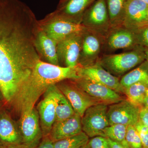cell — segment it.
<instances>
[{
  "instance_id": "cell-1",
  "label": "cell",
  "mask_w": 148,
  "mask_h": 148,
  "mask_svg": "<svg viewBox=\"0 0 148 148\" xmlns=\"http://www.w3.org/2000/svg\"><path fill=\"white\" fill-rule=\"evenodd\" d=\"M27 7L19 0H0V89L9 103L40 60L27 24L34 17L24 23L33 14L22 24L17 22L29 8L14 22Z\"/></svg>"
},
{
  "instance_id": "cell-2",
  "label": "cell",
  "mask_w": 148,
  "mask_h": 148,
  "mask_svg": "<svg viewBox=\"0 0 148 148\" xmlns=\"http://www.w3.org/2000/svg\"><path fill=\"white\" fill-rule=\"evenodd\" d=\"M80 77L78 73L77 67L56 66L40 60L12 104L16 112L21 114L35 107L41 95L50 86L66 79H76Z\"/></svg>"
},
{
  "instance_id": "cell-3",
  "label": "cell",
  "mask_w": 148,
  "mask_h": 148,
  "mask_svg": "<svg viewBox=\"0 0 148 148\" xmlns=\"http://www.w3.org/2000/svg\"><path fill=\"white\" fill-rule=\"evenodd\" d=\"M145 60V48L139 46L123 53L103 56L98 61L108 71L118 77Z\"/></svg>"
},
{
  "instance_id": "cell-4",
  "label": "cell",
  "mask_w": 148,
  "mask_h": 148,
  "mask_svg": "<svg viewBox=\"0 0 148 148\" xmlns=\"http://www.w3.org/2000/svg\"><path fill=\"white\" fill-rule=\"evenodd\" d=\"M81 24L105 39L112 29L106 0H95L85 12Z\"/></svg>"
},
{
  "instance_id": "cell-5",
  "label": "cell",
  "mask_w": 148,
  "mask_h": 148,
  "mask_svg": "<svg viewBox=\"0 0 148 148\" xmlns=\"http://www.w3.org/2000/svg\"><path fill=\"white\" fill-rule=\"evenodd\" d=\"M108 105L98 103L89 107L82 117V130L89 138L104 137L103 131L110 125L108 116Z\"/></svg>"
},
{
  "instance_id": "cell-6",
  "label": "cell",
  "mask_w": 148,
  "mask_h": 148,
  "mask_svg": "<svg viewBox=\"0 0 148 148\" xmlns=\"http://www.w3.org/2000/svg\"><path fill=\"white\" fill-rule=\"evenodd\" d=\"M18 125L22 144L29 148H34L38 146L43 136L36 108L34 107L30 110L21 113Z\"/></svg>"
},
{
  "instance_id": "cell-7",
  "label": "cell",
  "mask_w": 148,
  "mask_h": 148,
  "mask_svg": "<svg viewBox=\"0 0 148 148\" xmlns=\"http://www.w3.org/2000/svg\"><path fill=\"white\" fill-rule=\"evenodd\" d=\"M56 85L69 101L75 112L81 117L88 108L100 103L81 89L73 80L62 81Z\"/></svg>"
},
{
  "instance_id": "cell-8",
  "label": "cell",
  "mask_w": 148,
  "mask_h": 148,
  "mask_svg": "<svg viewBox=\"0 0 148 148\" xmlns=\"http://www.w3.org/2000/svg\"><path fill=\"white\" fill-rule=\"evenodd\" d=\"M140 110L141 108L126 99L109 105L108 116L109 124L135 126L140 120Z\"/></svg>"
},
{
  "instance_id": "cell-9",
  "label": "cell",
  "mask_w": 148,
  "mask_h": 148,
  "mask_svg": "<svg viewBox=\"0 0 148 148\" xmlns=\"http://www.w3.org/2000/svg\"><path fill=\"white\" fill-rule=\"evenodd\" d=\"M104 40L98 34L87 29L83 33L78 66L87 67L98 62L101 57Z\"/></svg>"
},
{
  "instance_id": "cell-10",
  "label": "cell",
  "mask_w": 148,
  "mask_h": 148,
  "mask_svg": "<svg viewBox=\"0 0 148 148\" xmlns=\"http://www.w3.org/2000/svg\"><path fill=\"white\" fill-rule=\"evenodd\" d=\"M139 45L136 31L121 26L111 29L104 40L103 49L108 51L132 50Z\"/></svg>"
},
{
  "instance_id": "cell-11",
  "label": "cell",
  "mask_w": 148,
  "mask_h": 148,
  "mask_svg": "<svg viewBox=\"0 0 148 148\" xmlns=\"http://www.w3.org/2000/svg\"><path fill=\"white\" fill-rule=\"evenodd\" d=\"M81 89L100 103L109 105L118 103L125 98L108 86L81 77L72 80Z\"/></svg>"
},
{
  "instance_id": "cell-12",
  "label": "cell",
  "mask_w": 148,
  "mask_h": 148,
  "mask_svg": "<svg viewBox=\"0 0 148 148\" xmlns=\"http://www.w3.org/2000/svg\"><path fill=\"white\" fill-rule=\"evenodd\" d=\"M77 71L80 77L106 86L120 94H124L125 88L121 84L119 78L108 71L98 61L87 67L78 66Z\"/></svg>"
},
{
  "instance_id": "cell-13",
  "label": "cell",
  "mask_w": 148,
  "mask_h": 148,
  "mask_svg": "<svg viewBox=\"0 0 148 148\" xmlns=\"http://www.w3.org/2000/svg\"><path fill=\"white\" fill-rule=\"evenodd\" d=\"M56 84L52 85L43 94V98L37 106L40 125L44 137L49 136L56 121L55 90Z\"/></svg>"
},
{
  "instance_id": "cell-14",
  "label": "cell",
  "mask_w": 148,
  "mask_h": 148,
  "mask_svg": "<svg viewBox=\"0 0 148 148\" xmlns=\"http://www.w3.org/2000/svg\"><path fill=\"white\" fill-rule=\"evenodd\" d=\"M82 34L71 35L57 43L58 61L62 62L65 67L77 68L78 66Z\"/></svg>"
},
{
  "instance_id": "cell-15",
  "label": "cell",
  "mask_w": 148,
  "mask_h": 148,
  "mask_svg": "<svg viewBox=\"0 0 148 148\" xmlns=\"http://www.w3.org/2000/svg\"><path fill=\"white\" fill-rule=\"evenodd\" d=\"M148 5L139 0H128L122 26L136 31L148 25Z\"/></svg>"
},
{
  "instance_id": "cell-16",
  "label": "cell",
  "mask_w": 148,
  "mask_h": 148,
  "mask_svg": "<svg viewBox=\"0 0 148 148\" xmlns=\"http://www.w3.org/2000/svg\"><path fill=\"white\" fill-rule=\"evenodd\" d=\"M55 15L56 19L48 24L44 32L57 43L66 37L74 34H82L87 29L82 24L65 19L56 13Z\"/></svg>"
},
{
  "instance_id": "cell-17",
  "label": "cell",
  "mask_w": 148,
  "mask_h": 148,
  "mask_svg": "<svg viewBox=\"0 0 148 148\" xmlns=\"http://www.w3.org/2000/svg\"><path fill=\"white\" fill-rule=\"evenodd\" d=\"M82 117L76 113L67 119L55 121L49 136L53 142L73 137L82 132Z\"/></svg>"
},
{
  "instance_id": "cell-18",
  "label": "cell",
  "mask_w": 148,
  "mask_h": 148,
  "mask_svg": "<svg viewBox=\"0 0 148 148\" xmlns=\"http://www.w3.org/2000/svg\"><path fill=\"white\" fill-rule=\"evenodd\" d=\"M22 144L18 125L6 111H0V145Z\"/></svg>"
},
{
  "instance_id": "cell-19",
  "label": "cell",
  "mask_w": 148,
  "mask_h": 148,
  "mask_svg": "<svg viewBox=\"0 0 148 148\" xmlns=\"http://www.w3.org/2000/svg\"><path fill=\"white\" fill-rule=\"evenodd\" d=\"M95 0H67L56 13L65 19L81 24L85 11Z\"/></svg>"
},
{
  "instance_id": "cell-20",
  "label": "cell",
  "mask_w": 148,
  "mask_h": 148,
  "mask_svg": "<svg viewBox=\"0 0 148 148\" xmlns=\"http://www.w3.org/2000/svg\"><path fill=\"white\" fill-rule=\"evenodd\" d=\"M57 43L44 31L39 32L35 40L36 49L49 64L59 66Z\"/></svg>"
},
{
  "instance_id": "cell-21",
  "label": "cell",
  "mask_w": 148,
  "mask_h": 148,
  "mask_svg": "<svg viewBox=\"0 0 148 148\" xmlns=\"http://www.w3.org/2000/svg\"><path fill=\"white\" fill-rule=\"evenodd\" d=\"M112 28L122 26L128 0H106Z\"/></svg>"
},
{
  "instance_id": "cell-22",
  "label": "cell",
  "mask_w": 148,
  "mask_h": 148,
  "mask_svg": "<svg viewBox=\"0 0 148 148\" xmlns=\"http://www.w3.org/2000/svg\"><path fill=\"white\" fill-rule=\"evenodd\" d=\"M124 88L138 83L148 84V62L145 61L137 68L123 76L120 80Z\"/></svg>"
},
{
  "instance_id": "cell-23",
  "label": "cell",
  "mask_w": 148,
  "mask_h": 148,
  "mask_svg": "<svg viewBox=\"0 0 148 148\" xmlns=\"http://www.w3.org/2000/svg\"><path fill=\"white\" fill-rule=\"evenodd\" d=\"M55 121H61L73 116L75 112L64 94L56 86L55 90Z\"/></svg>"
},
{
  "instance_id": "cell-24",
  "label": "cell",
  "mask_w": 148,
  "mask_h": 148,
  "mask_svg": "<svg viewBox=\"0 0 148 148\" xmlns=\"http://www.w3.org/2000/svg\"><path fill=\"white\" fill-rule=\"evenodd\" d=\"M148 89V84L138 83L125 88L124 94L127 100L141 108Z\"/></svg>"
},
{
  "instance_id": "cell-25",
  "label": "cell",
  "mask_w": 148,
  "mask_h": 148,
  "mask_svg": "<svg viewBox=\"0 0 148 148\" xmlns=\"http://www.w3.org/2000/svg\"><path fill=\"white\" fill-rule=\"evenodd\" d=\"M127 127L119 124L110 125L103 131L104 137L129 148L125 140Z\"/></svg>"
},
{
  "instance_id": "cell-26",
  "label": "cell",
  "mask_w": 148,
  "mask_h": 148,
  "mask_svg": "<svg viewBox=\"0 0 148 148\" xmlns=\"http://www.w3.org/2000/svg\"><path fill=\"white\" fill-rule=\"evenodd\" d=\"M89 138L84 132L70 138L53 142L54 148H82L87 145Z\"/></svg>"
},
{
  "instance_id": "cell-27",
  "label": "cell",
  "mask_w": 148,
  "mask_h": 148,
  "mask_svg": "<svg viewBox=\"0 0 148 148\" xmlns=\"http://www.w3.org/2000/svg\"><path fill=\"white\" fill-rule=\"evenodd\" d=\"M125 140L129 148H143L140 135L135 126H128Z\"/></svg>"
},
{
  "instance_id": "cell-28",
  "label": "cell",
  "mask_w": 148,
  "mask_h": 148,
  "mask_svg": "<svg viewBox=\"0 0 148 148\" xmlns=\"http://www.w3.org/2000/svg\"><path fill=\"white\" fill-rule=\"evenodd\" d=\"M87 145L90 148H110L108 139L103 136L90 138Z\"/></svg>"
},
{
  "instance_id": "cell-29",
  "label": "cell",
  "mask_w": 148,
  "mask_h": 148,
  "mask_svg": "<svg viewBox=\"0 0 148 148\" xmlns=\"http://www.w3.org/2000/svg\"><path fill=\"white\" fill-rule=\"evenodd\" d=\"M135 127L140 135L143 148H148V128L140 120Z\"/></svg>"
},
{
  "instance_id": "cell-30",
  "label": "cell",
  "mask_w": 148,
  "mask_h": 148,
  "mask_svg": "<svg viewBox=\"0 0 148 148\" xmlns=\"http://www.w3.org/2000/svg\"><path fill=\"white\" fill-rule=\"evenodd\" d=\"M139 45L148 48V25L136 31Z\"/></svg>"
},
{
  "instance_id": "cell-31",
  "label": "cell",
  "mask_w": 148,
  "mask_h": 148,
  "mask_svg": "<svg viewBox=\"0 0 148 148\" xmlns=\"http://www.w3.org/2000/svg\"><path fill=\"white\" fill-rule=\"evenodd\" d=\"M34 148H54L53 142L49 136L44 137L38 145Z\"/></svg>"
},
{
  "instance_id": "cell-32",
  "label": "cell",
  "mask_w": 148,
  "mask_h": 148,
  "mask_svg": "<svg viewBox=\"0 0 148 148\" xmlns=\"http://www.w3.org/2000/svg\"><path fill=\"white\" fill-rule=\"evenodd\" d=\"M140 120L148 128V110L141 108L140 113Z\"/></svg>"
},
{
  "instance_id": "cell-33",
  "label": "cell",
  "mask_w": 148,
  "mask_h": 148,
  "mask_svg": "<svg viewBox=\"0 0 148 148\" xmlns=\"http://www.w3.org/2000/svg\"><path fill=\"white\" fill-rule=\"evenodd\" d=\"M0 148H29L23 144L0 145Z\"/></svg>"
},
{
  "instance_id": "cell-34",
  "label": "cell",
  "mask_w": 148,
  "mask_h": 148,
  "mask_svg": "<svg viewBox=\"0 0 148 148\" xmlns=\"http://www.w3.org/2000/svg\"><path fill=\"white\" fill-rule=\"evenodd\" d=\"M108 139L109 143H110V148H128L124 147V146L122 145L119 143L110 140L108 138Z\"/></svg>"
},
{
  "instance_id": "cell-35",
  "label": "cell",
  "mask_w": 148,
  "mask_h": 148,
  "mask_svg": "<svg viewBox=\"0 0 148 148\" xmlns=\"http://www.w3.org/2000/svg\"><path fill=\"white\" fill-rule=\"evenodd\" d=\"M142 108L148 110V89L146 91L145 96L144 98Z\"/></svg>"
},
{
  "instance_id": "cell-36",
  "label": "cell",
  "mask_w": 148,
  "mask_h": 148,
  "mask_svg": "<svg viewBox=\"0 0 148 148\" xmlns=\"http://www.w3.org/2000/svg\"><path fill=\"white\" fill-rule=\"evenodd\" d=\"M3 101H5L2 92L0 89V102H2Z\"/></svg>"
},
{
  "instance_id": "cell-37",
  "label": "cell",
  "mask_w": 148,
  "mask_h": 148,
  "mask_svg": "<svg viewBox=\"0 0 148 148\" xmlns=\"http://www.w3.org/2000/svg\"><path fill=\"white\" fill-rule=\"evenodd\" d=\"M145 53L146 54V60L148 62V48H145Z\"/></svg>"
},
{
  "instance_id": "cell-38",
  "label": "cell",
  "mask_w": 148,
  "mask_h": 148,
  "mask_svg": "<svg viewBox=\"0 0 148 148\" xmlns=\"http://www.w3.org/2000/svg\"><path fill=\"white\" fill-rule=\"evenodd\" d=\"M67 1V0H61V1H60V5H59V6H60L64 4V3L66 2Z\"/></svg>"
},
{
  "instance_id": "cell-39",
  "label": "cell",
  "mask_w": 148,
  "mask_h": 148,
  "mask_svg": "<svg viewBox=\"0 0 148 148\" xmlns=\"http://www.w3.org/2000/svg\"><path fill=\"white\" fill-rule=\"evenodd\" d=\"M139 1H142L143 2L147 4L148 5V0H139Z\"/></svg>"
},
{
  "instance_id": "cell-40",
  "label": "cell",
  "mask_w": 148,
  "mask_h": 148,
  "mask_svg": "<svg viewBox=\"0 0 148 148\" xmlns=\"http://www.w3.org/2000/svg\"><path fill=\"white\" fill-rule=\"evenodd\" d=\"M82 148H90V147H89L88 145H86L85 146H84V147H83Z\"/></svg>"
},
{
  "instance_id": "cell-41",
  "label": "cell",
  "mask_w": 148,
  "mask_h": 148,
  "mask_svg": "<svg viewBox=\"0 0 148 148\" xmlns=\"http://www.w3.org/2000/svg\"><path fill=\"white\" fill-rule=\"evenodd\" d=\"M3 104L2 102H0V110L1 108L2 107Z\"/></svg>"
},
{
  "instance_id": "cell-42",
  "label": "cell",
  "mask_w": 148,
  "mask_h": 148,
  "mask_svg": "<svg viewBox=\"0 0 148 148\" xmlns=\"http://www.w3.org/2000/svg\"><path fill=\"white\" fill-rule=\"evenodd\" d=\"M147 18H148V12H147Z\"/></svg>"
}]
</instances>
